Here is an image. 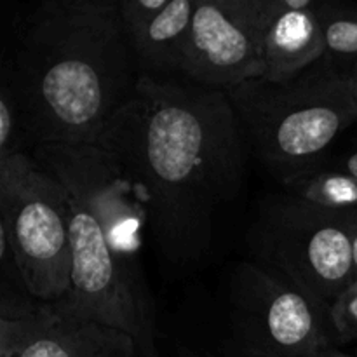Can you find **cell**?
Listing matches in <instances>:
<instances>
[{
    "label": "cell",
    "mask_w": 357,
    "mask_h": 357,
    "mask_svg": "<svg viewBox=\"0 0 357 357\" xmlns=\"http://www.w3.org/2000/svg\"><path fill=\"white\" fill-rule=\"evenodd\" d=\"M93 145L132 181L162 257L173 265L201 261L216 216L243 187L246 139L227 93L139 77L132 100Z\"/></svg>",
    "instance_id": "6da1fadb"
},
{
    "label": "cell",
    "mask_w": 357,
    "mask_h": 357,
    "mask_svg": "<svg viewBox=\"0 0 357 357\" xmlns=\"http://www.w3.org/2000/svg\"><path fill=\"white\" fill-rule=\"evenodd\" d=\"M138 80L117 2L49 0L28 20L9 86L35 150L96 143Z\"/></svg>",
    "instance_id": "7a4b0ae2"
},
{
    "label": "cell",
    "mask_w": 357,
    "mask_h": 357,
    "mask_svg": "<svg viewBox=\"0 0 357 357\" xmlns=\"http://www.w3.org/2000/svg\"><path fill=\"white\" fill-rule=\"evenodd\" d=\"M30 153L68 194L72 289L56 305L124 331L142 357H159L155 300L142 261L149 220L132 181L98 145L37 146Z\"/></svg>",
    "instance_id": "3957f363"
},
{
    "label": "cell",
    "mask_w": 357,
    "mask_h": 357,
    "mask_svg": "<svg viewBox=\"0 0 357 357\" xmlns=\"http://www.w3.org/2000/svg\"><path fill=\"white\" fill-rule=\"evenodd\" d=\"M227 96L246 145L284 187L319 171L331 145L357 121L347 79L326 58L289 82L260 77Z\"/></svg>",
    "instance_id": "277c9868"
},
{
    "label": "cell",
    "mask_w": 357,
    "mask_h": 357,
    "mask_svg": "<svg viewBox=\"0 0 357 357\" xmlns=\"http://www.w3.org/2000/svg\"><path fill=\"white\" fill-rule=\"evenodd\" d=\"M356 222L357 209L323 208L284 192L260 202L248 243L255 261L331 305L352 282Z\"/></svg>",
    "instance_id": "5b68a950"
},
{
    "label": "cell",
    "mask_w": 357,
    "mask_h": 357,
    "mask_svg": "<svg viewBox=\"0 0 357 357\" xmlns=\"http://www.w3.org/2000/svg\"><path fill=\"white\" fill-rule=\"evenodd\" d=\"M0 232L28 293L44 303L63 302L72 289L68 194L28 152L0 159Z\"/></svg>",
    "instance_id": "8992f818"
},
{
    "label": "cell",
    "mask_w": 357,
    "mask_h": 357,
    "mask_svg": "<svg viewBox=\"0 0 357 357\" xmlns=\"http://www.w3.org/2000/svg\"><path fill=\"white\" fill-rule=\"evenodd\" d=\"M229 305L232 340L255 357H303L338 344L330 305L260 261L234 265Z\"/></svg>",
    "instance_id": "52a82bcc"
},
{
    "label": "cell",
    "mask_w": 357,
    "mask_h": 357,
    "mask_svg": "<svg viewBox=\"0 0 357 357\" xmlns=\"http://www.w3.org/2000/svg\"><path fill=\"white\" fill-rule=\"evenodd\" d=\"M261 73L251 0H197L181 63L185 80L227 93Z\"/></svg>",
    "instance_id": "ba28073f"
},
{
    "label": "cell",
    "mask_w": 357,
    "mask_h": 357,
    "mask_svg": "<svg viewBox=\"0 0 357 357\" xmlns=\"http://www.w3.org/2000/svg\"><path fill=\"white\" fill-rule=\"evenodd\" d=\"M0 357H142L124 331L82 321L56 303L38 302L28 316L0 319Z\"/></svg>",
    "instance_id": "9c48e42d"
},
{
    "label": "cell",
    "mask_w": 357,
    "mask_h": 357,
    "mask_svg": "<svg viewBox=\"0 0 357 357\" xmlns=\"http://www.w3.org/2000/svg\"><path fill=\"white\" fill-rule=\"evenodd\" d=\"M317 0H251L264 73L284 84L302 75L324 56Z\"/></svg>",
    "instance_id": "30bf717a"
},
{
    "label": "cell",
    "mask_w": 357,
    "mask_h": 357,
    "mask_svg": "<svg viewBox=\"0 0 357 357\" xmlns=\"http://www.w3.org/2000/svg\"><path fill=\"white\" fill-rule=\"evenodd\" d=\"M119 14L139 77L181 75L197 0H121Z\"/></svg>",
    "instance_id": "8fae6325"
},
{
    "label": "cell",
    "mask_w": 357,
    "mask_h": 357,
    "mask_svg": "<svg viewBox=\"0 0 357 357\" xmlns=\"http://www.w3.org/2000/svg\"><path fill=\"white\" fill-rule=\"evenodd\" d=\"M316 13L323 28V58L345 75L357 61V3L317 0Z\"/></svg>",
    "instance_id": "7c38bea8"
},
{
    "label": "cell",
    "mask_w": 357,
    "mask_h": 357,
    "mask_svg": "<svg viewBox=\"0 0 357 357\" xmlns=\"http://www.w3.org/2000/svg\"><path fill=\"white\" fill-rule=\"evenodd\" d=\"M286 192L330 209H357V178L344 171H316L284 187Z\"/></svg>",
    "instance_id": "4fadbf2b"
},
{
    "label": "cell",
    "mask_w": 357,
    "mask_h": 357,
    "mask_svg": "<svg viewBox=\"0 0 357 357\" xmlns=\"http://www.w3.org/2000/svg\"><path fill=\"white\" fill-rule=\"evenodd\" d=\"M23 145H28V139L20 105L9 84H3L0 91V159L14 153H26Z\"/></svg>",
    "instance_id": "5bb4252c"
},
{
    "label": "cell",
    "mask_w": 357,
    "mask_h": 357,
    "mask_svg": "<svg viewBox=\"0 0 357 357\" xmlns=\"http://www.w3.org/2000/svg\"><path fill=\"white\" fill-rule=\"evenodd\" d=\"M338 345L357 342V281H352L330 305Z\"/></svg>",
    "instance_id": "9a60e30c"
},
{
    "label": "cell",
    "mask_w": 357,
    "mask_h": 357,
    "mask_svg": "<svg viewBox=\"0 0 357 357\" xmlns=\"http://www.w3.org/2000/svg\"><path fill=\"white\" fill-rule=\"evenodd\" d=\"M303 357H356L347 354V352L340 351V345L338 344H324L316 347L314 351H310L309 354Z\"/></svg>",
    "instance_id": "2e32d148"
},
{
    "label": "cell",
    "mask_w": 357,
    "mask_h": 357,
    "mask_svg": "<svg viewBox=\"0 0 357 357\" xmlns=\"http://www.w3.org/2000/svg\"><path fill=\"white\" fill-rule=\"evenodd\" d=\"M333 169L344 171V173L352 174V176L357 178V149L354 150V152H351V153H347V155L342 157V159L338 160V166L333 167Z\"/></svg>",
    "instance_id": "e0dca14e"
},
{
    "label": "cell",
    "mask_w": 357,
    "mask_h": 357,
    "mask_svg": "<svg viewBox=\"0 0 357 357\" xmlns=\"http://www.w3.org/2000/svg\"><path fill=\"white\" fill-rule=\"evenodd\" d=\"M345 79H347L349 91H351V96L357 107V61L354 63V66H352V68L345 73Z\"/></svg>",
    "instance_id": "ac0fdd59"
},
{
    "label": "cell",
    "mask_w": 357,
    "mask_h": 357,
    "mask_svg": "<svg viewBox=\"0 0 357 357\" xmlns=\"http://www.w3.org/2000/svg\"><path fill=\"white\" fill-rule=\"evenodd\" d=\"M225 351H227V356H223V357H255V356L248 354V352H244L243 349H241L234 340L227 342Z\"/></svg>",
    "instance_id": "d6986e66"
},
{
    "label": "cell",
    "mask_w": 357,
    "mask_h": 357,
    "mask_svg": "<svg viewBox=\"0 0 357 357\" xmlns=\"http://www.w3.org/2000/svg\"><path fill=\"white\" fill-rule=\"evenodd\" d=\"M352 264H354V271H352V281H357V222L354 229V237H352Z\"/></svg>",
    "instance_id": "ffe728a7"
},
{
    "label": "cell",
    "mask_w": 357,
    "mask_h": 357,
    "mask_svg": "<svg viewBox=\"0 0 357 357\" xmlns=\"http://www.w3.org/2000/svg\"><path fill=\"white\" fill-rule=\"evenodd\" d=\"M356 357H357V356H356Z\"/></svg>",
    "instance_id": "44dd1931"
}]
</instances>
